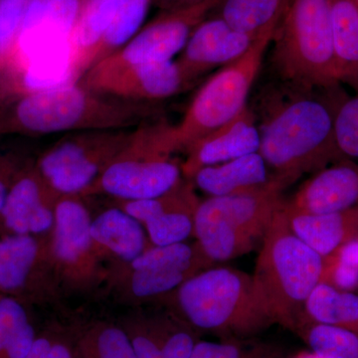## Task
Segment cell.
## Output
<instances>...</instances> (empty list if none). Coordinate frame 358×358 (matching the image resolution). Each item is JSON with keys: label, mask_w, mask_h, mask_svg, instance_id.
Listing matches in <instances>:
<instances>
[{"label": "cell", "mask_w": 358, "mask_h": 358, "mask_svg": "<svg viewBox=\"0 0 358 358\" xmlns=\"http://www.w3.org/2000/svg\"><path fill=\"white\" fill-rule=\"evenodd\" d=\"M178 187L179 185L164 195V210L145 223L148 235L155 246L182 243L193 232L196 209L185 208L183 199L178 195Z\"/></svg>", "instance_id": "cell-26"}, {"label": "cell", "mask_w": 358, "mask_h": 358, "mask_svg": "<svg viewBox=\"0 0 358 358\" xmlns=\"http://www.w3.org/2000/svg\"><path fill=\"white\" fill-rule=\"evenodd\" d=\"M260 129L248 106L227 124L207 134L187 148L183 173L192 178L205 166H215L259 152Z\"/></svg>", "instance_id": "cell-14"}, {"label": "cell", "mask_w": 358, "mask_h": 358, "mask_svg": "<svg viewBox=\"0 0 358 358\" xmlns=\"http://www.w3.org/2000/svg\"><path fill=\"white\" fill-rule=\"evenodd\" d=\"M98 358H138L128 334L122 329H103L96 339Z\"/></svg>", "instance_id": "cell-35"}, {"label": "cell", "mask_w": 358, "mask_h": 358, "mask_svg": "<svg viewBox=\"0 0 358 358\" xmlns=\"http://www.w3.org/2000/svg\"><path fill=\"white\" fill-rule=\"evenodd\" d=\"M178 301L193 327L220 339L256 338L274 326L259 301L252 275L237 268L197 273L178 287Z\"/></svg>", "instance_id": "cell-4"}, {"label": "cell", "mask_w": 358, "mask_h": 358, "mask_svg": "<svg viewBox=\"0 0 358 358\" xmlns=\"http://www.w3.org/2000/svg\"><path fill=\"white\" fill-rule=\"evenodd\" d=\"M271 44L273 67L284 85L303 90L341 86L334 61L331 0H291Z\"/></svg>", "instance_id": "cell-5"}, {"label": "cell", "mask_w": 358, "mask_h": 358, "mask_svg": "<svg viewBox=\"0 0 358 358\" xmlns=\"http://www.w3.org/2000/svg\"><path fill=\"white\" fill-rule=\"evenodd\" d=\"M286 358H320L317 357V355H315V353H313L312 352H310V350H308V352H301L296 353V355H291V357H287Z\"/></svg>", "instance_id": "cell-44"}, {"label": "cell", "mask_w": 358, "mask_h": 358, "mask_svg": "<svg viewBox=\"0 0 358 358\" xmlns=\"http://www.w3.org/2000/svg\"><path fill=\"white\" fill-rule=\"evenodd\" d=\"M320 282L341 291L358 292V268L339 262L333 255L327 257Z\"/></svg>", "instance_id": "cell-36"}, {"label": "cell", "mask_w": 358, "mask_h": 358, "mask_svg": "<svg viewBox=\"0 0 358 358\" xmlns=\"http://www.w3.org/2000/svg\"><path fill=\"white\" fill-rule=\"evenodd\" d=\"M11 61L9 58H0V93L6 88L7 79H9V71Z\"/></svg>", "instance_id": "cell-41"}, {"label": "cell", "mask_w": 358, "mask_h": 358, "mask_svg": "<svg viewBox=\"0 0 358 358\" xmlns=\"http://www.w3.org/2000/svg\"><path fill=\"white\" fill-rule=\"evenodd\" d=\"M193 232L199 239L200 250L211 263L225 262L243 256L258 245L225 220L209 199L197 206Z\"/></svg>", "instance_id": "cell-17"}, {"label": "cell", "mask_w": 358, "mask_h": 358, "mask_svg": "<svg viewBox=\"0 0 358 358\" xmlns=\"http://www.w3.org/2000/svg\"><path fill=\"white\" fill-rule=\"evenodd\" d=\"M29 324L24 308L13 299L0 300V352L21 329Z\"/></svg>", "instance_id": "cell-34"}, {"label": "cell", "mask_w": 358, "mask_h": 358, "mask_svg": "<svg viewBox=\"0 0 358 358\" xmlns=\"http://www.w3.org/2000/svg\"><path fill=\"white\" fill-rule=\"evenodd\" d=\"M7 194H8V192H7L6 186L4 185L2 179L0 178V212L3 208L4 203H6Z\"/></svg>", "instance_id": "cell-43"}, {"label": "cell", "mask_w": 358, "mask_h": 358, "mask_svg": "<svg viewBox=\"0 0 358 358\" xmlns=\"http://www.w3.org/2000/svg\"><path fill=\"white\" fill-rule=\"evenodd\" d=\"M336 74L358 95V8L350 0H331Z\"/></svg>", "instance_id": "cell-20"}, {"label": "cell", "mask_w": 358, "mask_h": 358, "mask_svg": "<svg viewBox=\"0 0 358 358\" xmlns=\"http://www.w3.org/2000/svg\"><path fill=\"white\" fill-rule=\"evenodd\" d=\"M35 341L34 329L26 324L6 346L4 353L7 358H26Z\"/></svg>", "instance_id": "cell-38"}, {"label": "cell", "mask_w": 358, "mask_h": 358, "mask_svg": "<svg viewBox=\"0 0 358 358\" xmlns=\"http://www.w3.org/2000/svg\"><path fill=\"white\" fill-rule=\"evenodd\" d=\"M219 2L220 0H210L188 8L164 11L121 49L92 68L109 71L173 60V56L185 48L193 30L207 18Z\"/></svg>", "instance_id": "cell-10"}, {"label": "cell", "mask_w": 358, "mask_h": 358, "mask_svg": "<svg viewBox=\"0 0 358 358\" xmlns=\"http://www.w3.org/2000/svg\"><path fill=\"white\" fill-rule=\"evenodd\" d=\"M131 288L136 296H150L166 293L178 288L187 280L188 274L178 271H162L155 268L134 270Z\"/></svg>", "instance_id": "cell-32"}, {"label": "cell", "mask_w": 358, "mask_h": 358, "mask_svg": "<svg viewBox=\"0 0 358 358\" xmlns=\"http://www.w3.org/2000/svg\"><path fill=\"white\" fill-rule=\"evenodd\" d=\"M350 1H352V3L355 4V6L358 8V0H350Z\"/></svg>", "instance_id": "cell-45"}, {"label": "cell", "mask_w": 358, "mask_h": 358, "mask_svg": "<svg viewBox=\"0 0 358 358\" xmlns=\"http://www.w3.org/2000/svg\"><path fill=\"white\" fill-rule=\"evenodd\" d=\"M341 86L303 90L284 85L268 99L260 129L259 152L273 180L286 189L305 174L346 160L334 138V117Z\"/></svg>", "instance_id": "cell-1"}, {"label": "cell", "mask_w": 358, "mask_h": 358, "mask_svg": "<svg viewBox=\"0 0 358 358\" xmlns=\"http://www.w3.org/2000/svg\"><path fill=\"white\" fill-rule=\"evenodd\" d=\"M258 36L235 29L220 16L205 18L193 30L176 61L186 88L208 71L243 56Z\"/></svg>", "instance_id": "cell-12"}, {"label": "cell", "mask_w": 358, "mask_h": 358, "mask_svg": "<svg viewBox=\"0 0 358 358\" xmlns=\"http://www.w3.org/2000/svg\"><path fill=\"white\" fill-rule=\"evenodd\" d=\"M275 30L259 35L243 56L224 66L205 82L181 121L171 126L174 152L187 150L195 141L234 119L248 106L250 91L260 72Z\"/></svg>", "instance_id": "cell-7"}, {"label": "cell", "mask_w": 358, "mask_h": 358, "mask_svg": "<svg viewBox=\"0 0 358 358\" xmlns=\"http://www.w3.org/2000/svg\"><path fill=\"white\" fill-rule=\"evenodd\" d=\"M152 0H117L114 20L99 47L96 63L128 43L140 30Z\"/></svg>", "instance_id": "cell-27"}, {"label": "cell", "mask_w": 358, "mask_h": 358, "mask_svg": "<svg viewBox=\"0 0 358 358\" xmlns=\"http://www.w3.org/2000/svg\"><path fill=\"white\" fill-rule=\"evenodd\" d=\"M207 1L210 0H157V4L164 9V11L188 8V7L199 6Z\"/></svg>", "instance_id": "cell-40"}, {"label": "cell", "mask_w": 358, "mask_h": 358, "mask_svg": "<svg viewBox=\"0 0 358 358\" xmlns=\"http://www.w3.org/2000/svg\"><path fill=\"white\" fill-rule=\"evenodd\" d=\"M92 238L124 260L143 253L145 234L140 222L120 209H110L92 223Z\"/></svg>", "instance_id": "cell-22"}, {"label": "cell", "mask_w": 358, "mask_h": 358, "mask_svg": "<svg viewBox=\"0 0 358 358\" xmlns=\"http://www.w3.org/2000/svg\"><path fill=\"white\" fill-rule=\"evenodd\" d=\"M80 82L103 95L143 103L166 100L186 89L178 66L173 60L109 71L92 68Z\"/></svg>", "instance_id": "cell-11"}, {"label": "cell", "mask_w": 358, "mask_h": 358, "mask_svg": "<svg viewBox=\"0 0 358 358\" xmlns=\"http://www.w3.org/2000/svg\"><path fill=\"white\" fill-rule=\"evenodd\" d=\"M85 0H31L10 55L15 72L38 86L72 72L71 36Z\"/></svg>", "instance_id": "cell-6"}, {"label": "cell", "mask_w": 358, "mask_h": 358, "mask_svg": "<svg viewBox=\"0 0 358 358\" xmlns=\"http://www.w3.org/2000/svg\"><path fill=\"white\" fill-rule=\"evenodd\" d=\"M54 218L56 255L66 262H74L87 251L93 239L88 211L75 200H62L56 207Z\"/></svg>", "instance_id": "cell-23"}, {"label": "cell", "mask_w": 358, "mask_h": 358, "mask_svg": "<svg viewBox=\"0 0 358 358\" xmlns=\"http://www.w3.org/2000/svg\"><path fill=\"white\" fill-rule=\"evenodd\" d=\"M294 334L317 357L358 358V334L350 329L301 319Z\"/></svg>", "instance_id": "cell-25"}, {"label": "cell", "mask_w": 358, "mask_h": 358, "mask_svg": "<svg viewBox=\"0 0 358 358\" xmlns=\"http://www.w3.org/2000/svg\"><path fill=\"white\" fill-rule=\"evenodd\" d=\"M195 257L194 249L183 242L167 246H155L134 259L133 268L134 270L178 271L189 275L194 267Z\"/></svg>", "instance_id": "cell-30"}, {"label": "cell", "mask_w": 358, "mask_h": 358, "mask_svg": "<svg viewBox=\"0 0 358 358\" xmlns=\"http://www.w3.org/2000/svg\"><path fill=\"white\" fill-rule=\"evenodd\" d=\"M164 195L157 199L129 200L124 205V212L138 222L145 224L150 219L164 210L166 205Z\"/></svg>", "instance_id": "cell-37"}, {"label": "cell", "mask_w": 358, "mask_h": 358, "mask_svg": "<svg viewBox=\"0 0 358 358\" xmlns=\"http://www.w3.org/2000/svg\"><path fill=\"white\" fill-rule=\"evenodd\" d=\"M115 8L117 0H85L71 36L75 82L95 64L96 52L112 24Z\"/></svg>", "instance_id": "cell-18"}, {"label": "cell", "mask_w": 358, "mask_h": 358, "mask_svg": "<svg viewBox=\"0 0 358 358\" xmlns=\"http://www.w3.org/2000/svg\"><path fill=\"white\" fill-rule=\"evenodd\" d=\"M291 230L322 258L358 237V206L331 213H307L284 207Z\"/></svg>", "instance_id": "cell-15"}, {"label": "cell", "mask_w": 358, "mask_h": 358, "mask_svg": "<svg viewBox=\"0 0 358 358\" xmlns=\"http://www.w3.org/2000/svg\"><path fill=\"white\" fill-rule=\"evenodd\" d=\"M261 244L252 275L257 296L273 324L294 333L306 301L322 281L324 258L291 230L284 208Z\"/></svg>", "instance_id": "cell-3"}, {"label": "cell", "mask_w": 358, "mask_h": 358, "mask_svg": "<svg viewBox=\"0 0 358 358\" xmlns=\"http://www.w3.org/2000/svg\"><path fill=\"white\" fill-rule=\"evenodd\" d=\"M334 131L341 155L358 162V95L341 96L334 112Z\"/></svg>", "instance_id": "cell-31"}, {"label": "cell", "mask_w": 358, "mask_h": 358, "mask_svg": "<svg viewBox=\"0 0 358 358\" xmlns=\"http://www.w3.org/2000/svg\"><path fill=\"white\" fill-rule=\"evenodd\" d=\"M48 358H72L70 350L63 345H52Z\"/></svg>", "instance_id": "cell-42"}, {"label": "cell", "mask_w": 358, "mask_h": 358, "mask_svg": "<svg viewBox=\"0 0 358 358\" xmlns=\"http://www.w3.org/2000/svg\"><path fill=\"white\" fill-rule=\"evenodd\" d=\"M37 255V244L29 235L0 241V288L11 291L24 284Z\"/></svg>", "instance_id": "cell-28"}, {"label": "cell", "mask_w": 358, "mask_h": 358, "mask_svg": "<svg viewBox=\"0 0 358 358\" xmlns=\"http://www.w3.org/2000/svg\"><path fill=\"white\" fill-rule=\"evenodd\" d=\"M154 114L152 103L103 95L79 81L20 94L0 110V134L48 136L134 129Z\"/></svg>", "instance_id": "cell-2"}, {"label": "cell", "mask_w": 358, "mask_h": 358, "mask_svg": "<svg viewBox=\"0 0 358 358\" xmlns=\"http://www.w3.org/2000/svg\"><path fill=\"white\" fill-rule=\"evenodd\" d=\"M171 124L143 122L134 129L129 145L136 152L110 162L100 176V187L108 194L126 200L162 196L180 183L181 171L167 159L171 147Z\"/></svg>", "instance_id": "cell-8"}, {"label": "cell", "mask_w": 358, "mask_h": 358, "mask_svg": "<svg viewBox=\"0 0 358 358\" xmlns=\"http://www.w3.org/2000/svg\"><path fill=\"white\" fill-rule=\"evenodd\" d=\"M301 319L358 334V292L341 291L320 282L306 301Z\"/></svg>", "instance_id": "cell-21"}, {"label": "cell", "mask_w": 358, "mask_h": 358, "mask_svg": "<svg viewBox=\"0 0 358 358\" xmlns=\"http://www.w3.org/2000/svg\"><path fill=\"white\" fill-rule=\"evenodd\" d=\"M134 129H99L66 134L40 159L48 185L62 194H76L89 187L100 173V159L121 152Z\"/></svg>", "instance_id": "cell-9"}, {"label": "cell", "mask_w": 358, "mask_h": 358, "mask_svg": "<svg viewBox=\"0 0 358 358\" xmlns=\"http://www.w3.org/2000/svg\"><path fill=\"white\" fill-rule=\"evenodd\" d=\"M339 262L358 268V237L343 244L333 254Z\"/></svg>", "instance_id": "cell-39"}, {"label": "cell", "mask_w": 358, "mask_h": 358, "mask_svg": "<svg viewBox=\"0 0 358 358\" xmlns=\"http://www.w3.org/2000/svg\"><path fill=\"white\" fill-rule=\"evenodd\" d=\"M280 346L257 338L197 341L190 358H286Z\"/></svg>", "instance_id": "cell-29"}, {"label": "cell", "mask_w": 358, "mask_h": 358, "mask_svg": "<svg viewBox=\"0 0 358 358\" xmlns=\"http://www.w3.org/2000/svg\"><path fill=\"white\" fill-rule=\"evenodd\" d=\"M291 0H220L218 16L235 29L258 35L277 28Z\"/></svg>", "instance_id": "cell-24"}, {"label": "cell", "mask_w": 358, "mask_h": 358, "mask_svg": "<svg viewBox=\"0 0 358 358\" xmlns=\"http://www.w3.org/2000/svg\"><path fill=\"white\" fill-rule=\"evenodd\" d=\"M358 206V162L346 159L313 174L287 199L286 208L307 213H331Z\"/></svg>", "instance_id": "cell-13"}, {"label": "cell", "mask_w": 358, "mask_h": 358, "mask_svg": "<svg viewBox=\"0 0 358 358\" xmlns=\"http://www.w3.org/2000/svg\"><path fill=\"white\" fill-rule=\"evenodd\" d=\"M31 0H0V58H10Z\"/></svg>", "instance_id": "cell-33"}, {"label": "cell", "mask_w": 358, "mask_h": 358, "mask_svg": "<svg viewBox=\"0 0 358 358\" xmlns=\"http://www.w3.org/2000/svg\"><path fill=\"white\" fill-rule=\"evenodd\" d=\"M1 214L7 227L18 235L45 232L55 219L42 201L38 183L31 178L20 179L9 190Z\"/></svg>", "instance_id": "cell-19"}, {"label": "cell", "mask_w": 358, "mask_h": 358, "mask_svg": "<svg viewBox=\"0 0 358 358\" xmlns=\"http://www.w3.org/2000/svg\"><path fill=\"white\" fill-rule=\"evenodd\" d=\"M192 178L197 187L210 197L254 192L273 181L270 169L259 152L202 167Z\"/></svg>", "instance_id": "cell-16"}]
</instances>
